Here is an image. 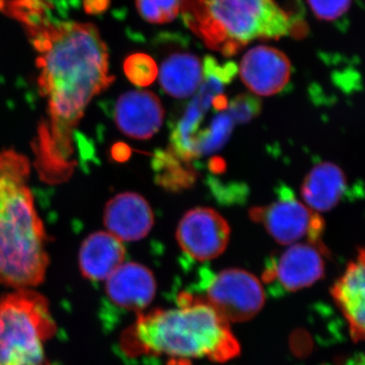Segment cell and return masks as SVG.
Instances as JSON below:
<instances>
[{
	"label": "cell",
	"instance_id": "10",
	"mask_svg": "<svg viewBox=\"0 0 365 365\" xmlns=\"http://www.w3.org/2000/svg\"><path fill=\"white\" fill-rule=\"evenodd\" d=\"M163 108L157 95L148 91H131L118 98L114 119L125 135L134 139H150L163 121Z\"/></svg>",
	"mask_w": 365,
	"mask_h": 365
},
{
	"label": "cell",
	"instance_id": "21",
	"mask_svg": "<svg viewBox=\"0 0 365 365\" xmlns=\"http://www.w3.org/2000/svg\"><path fill=\"white\" fill-rule=\"evenodd\" d=\"M111 0H83V7L86 13L101 14L107 11Z\"/></svg>",
	"mask_w": 365,
	"mask_h": 365
},
{
	"label": "cell",
	"instance_id": "12",
	"mask_svg": "<svg viewBox=\"0 0 365 365\" xmlns=\"http://www.w3.org/2000/svg\"><path fill=\"white\" fill-rule=\"evenodd\" d=\"M104 222L108 232L120 241L135 242L150 234L155 215L150 204L136 193H122L108 202Z\"/></svg>",
	"mask_w": 365,
	"mask_h": 365
},
{
	"label": "cell",
	"instance_id": "1",
	"mask_svg": "<svg viewBox=\"0 0 365 365\" xmlns=\"http://www.w3.org/2000/svg\"><path fill=\"white\" fill-rule=\"evenodd\" d=\"M0 11L25 28L38 52V85L47 119L34 143L41 179L59 184L76 168L73 133L91 101L114 83L109 52L93 24L53 18L47 0H0Z\"/></svg>",
	"mask_w": 365,
	"mask_h": 365
},
{
	"label": "cell",
	"instance_id": "17",
	"mask_svg": "<svg viewBox=\"0 0 365 365\" xmlns=\"http://www.w3.org/2000/svg\"><path fill=\"white\" fill-rule=\"evenodd\" d=\"M163 91L176 98L191 97L202 83L201 60L191 53H176L165 59L158 71Z\"/></svg>",
	"mask_w": 365,
	"mask_h": 365
},
{
	"label": "cell",
	"instance_id": "20",
	"mask_svg": "<svg viewBox=\"0 0 365 365\" xmlns=\"http://www.w3.org/2000/svg\"><path fill=\"white\" fill-rule=\"evenodd\" d=\"M307 2L317 18L324 21L340 18L351 4V0H307Z\"/></svg>",
	"mask_w": 365,
	"mask_h": 365
},
{
	"label": "cell",
	"instance_id": "15",
	"mask_svg": "<svg viewBox=\"0 0 365 365\" xmlns=\"http://www.w3.org/2000/svg\"><path fill=\"white\" fill-rule=\"evenodd\" d=\"M125 247L109 232H93L83 241L79 251V268L83 277L107 280L125 259Z\"/></svg>",
	"mask_w": 365,
	"mask_h": 365
},
{
	"label": "cell",
	"instance_id": "7",
	"mask_svg": "<svg viewBox=\"0 0 365 365\" xmlns=\"http://www.w3.org/2000/svg\"><path fill=\"white\" fill-rule=\"evenodd\" d=\"M177 241L192 259L208 261L217 258L227 249L230 228L227 220L211 208L188 211L179 223Z\"/></svg>",
	"mask_w": 365,
	"mask_h": 365
},
{
	"label": "cell",
	"instance_id": "5",
	"mask_svg": "<svg viewBox=\"0 0 365 365\" xmlns=\"http://www.w3.org/2000/svg\"><path fill=\"white\" fill-rule=\"evenodd\" d=\"M56 333L48 300L28 289L0 299V365H43L44 345Z\"/></svg>",
	"mask_w": 365,
	"mask_h": 365
},
{
	"label": "cell",
	"instance_id": "13",
	"mask_svg": "<svg viewBox=\"0 0 365 365\" xmlns=\"http://www.w3.org/2000/svg\"><path fill=\"white\" fill-rule=\"evenodd\" d=\"M364 251L360 250L356 261L350 262L345 272L333 285L332 294L349 325L354 342L364 339Z\"/></svg>",
	"mask_w": 365,
	"mask_h": 365
},
{
	"label": "cell",
	"instance_id": "4",
	"mask_svg": "<svg viewBox=\"0 0 365 365\" xmlns=\"http://www.w3.org/2000/svg\"><path fill=\"white\" fill-rule=\"evenodd\" d=\"M185 23L209 49L232 56L251 41L292 33L276 0H181Z\"/></svg>",
	"mask_w": 365,
	"mask_h": 365
},
{
	"label": "cell",
	"instance_id": "14",
	"mask_svg": "<svg viewBox=\"0 0 365 365\" xmlns=\"http://www.w3.org/2000/svg\"><path fill=\"white\" fill-rule=\"evenodd\" d=\"M324 273L325 264L316 247L297 244L281 256L268 278H277L285 290L294 292L314 284L323 278Z\"/></svg>",
	"mask_w": 365,
	"mask_h": 365
},
{
	"label": "cell",
	"instance_id": "6",
	"mask_svg": "<svg viewBox=\"0 0 365 365\" xmlns=\"http://www.w3.org/2000/svg\"><path fill=\"white\" fill-rule=\"evenodd\" d=\"M260 280L242 269H227L209 283L206 302L228 323H242L257 316L265 304Z\"/></svg>",
	"mask_w": 365,
	"mask_h": 365
},
{
	"label": "cell",
	"instance_id": "9",
	"mask_svg": "<svg viewBox=\"0 0 365 365\" xmlns=\"http://www.w3.org/2000/svg\"><path fill=\"white\" fill-rule=\"evenodd\" d=\"M242 83L261 97H270L287 86L292 63L284 53L268 46H258L246 53L240 64Z\"/></svg>",
	"mask_w": 365,
	"mask_h": 365
},
{
	"label": "cell",
	"instance_id": "3",
	"mask_svg": "<svg viewBox=\"0 0 365 365\" xmlns=\"http://www.w3.org/2000/svg\"><path fill=\"white\" fill-rule=\"evenodd\" d=\"M30 162L0 151V284L28 289L44 281L49 256L44 225L29 188Z\"/></svg>",
	"mask_w": 365,
	"mask_h": 365
},
{
	"label": "cell",
	"instance_id": "19",
	"mask_svg": "<svg viewBox=\"0 0 365 365\" xmlns=\"http://www.w3.org/2000/svg\"><path fill=\"white\" fill-rule=\"evenodd\" d=\"M124 72L133 85L144 88L158 78V68L155 60L143 53L131 55L124 62Z\"/></svg>",
	"mask_w": 365,
	"mask_h": 365
},
{
	"label": "cell",
	"instance_id": "16",
	"mask_svg": "<svg viewBox=\"0 0 365 365\" xmlns=\"http://www.w3.org/2000/svg\"><path fill=\"white\" fill-rule=\"evenodd\" d=\"M347 187V179L338 165L331 163L317 165L302 186V196L307 205L319 212L331 210L339 203Z\"/></svg>",
	"mask_w": 365,
	"mask_h": 365
},
{
	"label": "cell",
	"instance_id": "18",
	"mask_svg": "<svg viewBox=\"0 0 365 365\" xmlns=\"http://www.w3.org/2000/svg\"><path fill=\"white\" fill-rule=\"evenodd\" d=\"M139 14L150 24H167L181 11V0H136Z\"/></svg>",
	"mask_w": 365,
	"mask_h": 365
},
{
	"label": "cell",
	"instance_id": "8",
	"mask_svg": "<svg viewBox=\"0 0 365 365\" xmlns=\"http://www.w3.org/2000/svg\"><path fill=\"white\" fill-rule=\"evenodd\" d=\"M251 216L254 220L263 222L269 235L280 245L294 244L307 235L317 242L324 227L321 216L294 199L253 209Z\"/></svg>",
	"mask_w": 365,
	"mask_h": 365
},
{
	"label": "cell",
	"instance_id": "11",
	"mask_svg": "<svg viewBox=\"0 0 365 365\" xmlns=\"http://www.w3.org/2000/svg\"><path fill=\"white\" fill-rule=\"evenodd\" d=\"M155 292L153 272L135 262L120 265L106 283V294L115 306L138 314L150 306Z\"/></svg>",
	"mask_w": 365,
	"mask_h": 365
},
{
	"label": "cell",
	"instance_id": "2",
	"mask_svg": "<svg viewBox=\"0 0 365 365\" xmlns=\"http://www.w3.org/2000/svg\"><path fill=\"white\" fill-rule=\"evenodd\" d=\"M120 344L128 356H165L178 364L203 359L227 362L241 352L227 319L204 297L187 292L179 295L176 309L139 313Z\"/></svg>",
	"mask_w": 365,
	"mask_h": 365
}]
</instances>
